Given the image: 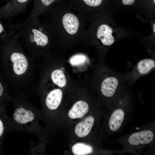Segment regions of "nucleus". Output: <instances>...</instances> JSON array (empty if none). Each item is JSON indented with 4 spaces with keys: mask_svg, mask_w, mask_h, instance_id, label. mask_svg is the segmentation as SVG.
I'll return each mask as SVG.
<instances>
[{
    "mask_svg": "<svg viewBox=\"0 0 155 155\" xmlns=\"http://www.w3.org/2000/svg\"><path fill=\"white\" fill-rule=\"evenodd\" d=\"M155 67L154 60L151 59H146L140 61L137 65V69L139 72L141 74L148 73Z\"/></svg>",
    "mask_w": 155,
    "mask_h": 155,
    "instance_id": "2eb2a0df",
    "label": "nucleus"
},
{
    "mask_svg": "<svg viewBox=\"0 0 155 155\" xmlns=\"http://www.w3.org/2000/svg\"><path fill=\"white\" fill-rule=\"evenodd\" d=\"M86 59V57L84 55L78 54L72 57L70 60V62L72 65H78L84 63Z\"/></svg>",
    "mask_w": 155,
    "mask_h": 155,
    "instance_id": "f3484780",
    "label": "nucleus"
},
{
    "mask_svg": "<svg viewBox=\"0 0 155 155\" xmlns=\"http://www.w3.org/2000/svg\"><path fill=\"white\" fill-rule=\"evenodd\" d=\"M42 14L45 16L44 23L50 30L54 40H83L86 30V18L72 9L68 1L61 0L47 9Z\"/></svg>",
    "mask_w": 155,
    "mask_h": 155,
    "instance_id": "f03ea898",
    "label": "nucleus"
},
{
    "mask_svg": "<svg viewBox=\"0 0 155 155\" xmlns=\"http://www.w3.org/2000/svg\"><path fill=\"white\" fill-rule=\"evenodd\" d=\"M97 121L96 115L91 112L73 124L71 133L74 138L85 141L92 133Z\"/></svg>",
    "mask_w": 155,
    "mask_h": 155,
    "instance_id": "39448f33",
    "label": "nucleus"
},
{
    "mask_svg": "<svg viewBox=\"0 0 155 155\" xmlns=\"http://www.w3.org/2000/svg\"><path fill=\"white\" fill-rule=\"evenodd\" d=\"M61 0H34L32 9L27 18L20 23L11 25L10 26L11 30L13 32H15L32 19L41 14L47 9Z\"/></svg>",
    "mask_w": 155,
    "mask_h": 155,
    "instance_id": "423d86ee",
    "label": "nucleus"
},
{
    "mask_svg": "<svg viewBox=\"0 0 155 155\" xmlns=\"http://www.w3.org/2000/svg\"><path fill=\"white\" fill-rule=\"evenodd\" d=\"M31 0H11L0 8V19L11 20L23 12Z\"/></svg>",
    "mask_w": 155,
    "mask_h": 155,
    "instance_id": "0eeeda50",
    "label": "nucleus"
},
{
    "mask_svg": "<svg viewBox=\"0 0 155 155\" xmlns=\"http://www.w3.org/2000/svg\"><path fill=\"white\" fill-rule=\"evenodd\" d=\"M112 33L113 30L110 26L102 24L98 26L96 31L95 35L97 38L100 40L103 45L109 46L114 42Z\"/></svg>",
    "mask_w": 155,
    "mask_h": 155,
    "instance_id": "9d476101",
    "label": "nucleus"
},
{
    "mask_svg": "<svg viewBox=\"0 0 155 155\" xmlns=\"http://www.w3.org/2000/svg\"><path fill=\"white\" fill-rule=\"evenodd\" d=\"M27 95L17 93L12 100L14 111L8 121L10 130L24 131L33 134L39 140L46 139V131L42 128L39 121L42 120L41 111L33 106L28 100Z\"/></svg>",
    "mask_w": 155,
    "mask_h": 155,
    "instance_id": "7ed1b4c3",
    "label": "nucleus"
},
{
    "mask_svg": "<svg viewBox=\"0 0 155 155\" xmlns=\"http://www.w3.org/2000/svg\"><path fill=\"white\" fill-rule=\"evenodd\" d=\"M155 24H154V32L155 33Z\"/></svg>",
    "mask_w": 155,
    "mask_h": 155,
    "instance_id": "5701e85b",
    "label": "nucleus"
},
{
    "mask_svg": "<svg viewBox=\"0 0 155 155\" xmlns=\"http://www.w3.org/2000/svg\"><path fill=\"white\" fill-rule=\"evenodd\" d=\"M154 135L150 130H146L134 133L129 136L128 139L129 143L133 146L146 144L153 140Z\"/></svg>",
    "mask_w": 155,
    "mask_h": 155,
    "instance_id": "1a4fd4ad",
    "label": "nucleus"
},
{
    "mask_svg": "<svg viewBox=\"0 0 155 155\" xmlns=\"http://www.w3.org/2000/svg\"><path fill=\"white\" fill-rule=\"evenodd\" d=\"M155 0H153V2H154V3H155Z\"/></svg>",
    "mask_w": 155,
    "mask_h": 155,
    "instance_id": "b1692460",
    "label": "nucleus"
},
{
    "mask_svg": "<svg viewBox=\"0 0 155 155\" xmlns=\"http://www.w3.org/2000/svg\"><path fill=\"white\" fill-rule=\"evenodd\" d=\"M125 112L121 108H117L111 113L108 121V127L110 130L115 132L121 127L124 120Z\"/></svg>",
    "mask_w": 155,
    "mask_h": 155,
    "instance_id": "f8f14e48",
    "label": "nucleus"
},
{
    "mask_svg": "<svg viewBox=\"0 0 155 155\" xmlns=\"http://www.w3.org/2000/svg\"><path fill=\"white\" fill-rule=\"evenodd\" d=\"M38 144L36 146H31L29 154L31 155L43 154L44 153L46 143L47 141L39 140Z\"/></svg>",
    "mask_w": 155,
    "mask_h": 155,
    "instance_id": "dca6fc26",
    "label": "nucleus"
},
{
    "mask_svg": "<svg viewBox=\"0 0 155 155\" xmlns=\"http://www.w3.org/2000/svg\"><path fill=\"white\" fill-rule=\"evenodd\" d=\"M19 39L26 49L29 56L35 59L46 55L53 35L47 26L35 17L18 30Z\"/></svg>",
    "mask_w": 155,
    "mask_h": 155,
    "instance_id": "20e7f679",
    "label": "nucleus"
},
{
    "mask_svg": "<svg viewBox=\"0 0 155 155\" xmlns=\"http://www.w3.org/2000/svg\"><path fill=\"white\" fill-rule=\"evenodd\" d=\"M93 150L90 145L84 142H77L74 144L71 148V151L75 155H86L91 154Z\"/></svg>",
    "mask_w": 155,
    "mask_h": 155,
    "instance_id": "ddd939ff",
    "label": "nucleus"
},
{
    "mask_svg": "<svg viewBox=\"0 0 155 155\" xmlns=\"http://www.w3.org/2000/svg\"><path fill=\"white\" fill-rule=\"evenodd\" d=\"M1 108L0 109V117L4 113L3 111H1ZM4 114L0 118V138L3 135L4 131L5 126L4 123V120H3L4 119L3 118V119L2 118V117L4 116Z\"/></svg>",
    "mask_w": 155,
    "mask_h": 155,
    "instance_id": "aec40b11",
    "label": "nucleus"
},
{
    "mask_svg": "<svg viewBox=\"0 0 155 155\" xmlns=\"http://www.w3.org/2000/svg\"><path fill=\"white\" fill-rule=\"evenodd\" d=\"M6 84L0 76V98L5 97L8 100H12L13 98L7 93Z\"/></svg>",
    "mask_w": 155,
    "mask_h": 155,
    "instance_id": "a211bd4d",
    "label": "nucleus"
},
{
    "mask_svg": "<svg viewBox=\"0 0 155 155\" xmlns=\"http://www.w3.org/2000/svg\"><path fill=\"white\" fill-rule=\"evenodd\" d=\"M50 77L52 82L59 87H63L66 84V77L60 69H56L53 70L51 72Z\"/></svg>",
    "mask_w": 155,
    "mask_h": 155,
    "instance_id": "4468645a",
    "label": "nucleus"
},
{
    "mask_svg": "<svg viewBox=\"0 0 155 155\" xmlns=\"http://www.w3.org/2000/svg\"><path fill=\"white\" fill-rule=\"evenodd\" d=\"M19 35L18 31L9 40L2 42V63L9 84L17 93L26 94L28 90L34 91L36 64L34 59L24 52Z\"/></svg>",
    "mask_w": 155,
    "mask_h": 155,
    "instance_id": "f257e3e1",
    "label": "nucleus"
},
{
    "mask_svg": "<svg viewBox=\"0 0 155 155\" xmlns=\"http://www.w3.org/2000/svg\"><path fill=\"white\" fill-rule=\"evenodd\" d=\"M135 0H122L123 4L125 5H131L133 4Z\"/></svg>",
    "mask_w": 155,
    "mask_h": 155,
    "instance_id": "412c9836",
    "label": "nucleus"
},
{
    "mask_svg": "<svg viewBox=\"0 0 155 155\" xmlns=\"http://www.w3.org/2000/svg\"><path fill=\"white\" fill-rule=\"evenodd\" d=\"M11 38L0 22V39L2 42H5L9 40Z\"/></svg>",
    "mask_w": 155,
    "mask_h": 155,
    "instance_id": "6ab92c4d",
    "label": "nucleus"
},
{
    "mask_svg": "<svg viewBox=\"0 0 155 155\" xmlns=\"http://www.w3.org/2000/svg\"><path fill=\"white\" fill-rule=\"evenodd\" d=\"M68 1L75 11L86 18L91 9L100 6L103 0H68Z\"/></svg>",
    "mask_w": 155,
    "mask_h": 155,
    "instance_id": "6e6552de",
    "label": "nucleus"
},
{
    "mask_svg": "<svg viewBox=\"0 0 155 155\" xmlns=\"http://www.w3.org/2000/svg\"><path fill=\"white\" fill-rule=\"evenodd\" d=\"M119 84L117 79L114 77H110L104 79L101 83L100 91L103 95L111 97L115 94Z\"/></svg>",
    "mask_w": 155,
    "mask_h": 155,
    "instance_id": "9b49d317",
    "label": "nucleus"
},
{
    "mask_svg": "<svg viewBox=\"0 0 155 155\" xmlns=\"http://www.w3.org/2000/svg\"><path fill=\"white\" fill-rule=\"evenodd\" d=\"M11 0H0V1H4L7 2V3H8L9 1Z\"/></svg>",
    "mask_w": 155,
    "mask_h": 155,
    "instance_id": "4be33fe9",
    "label": "nucleus"
}]
</instances>
